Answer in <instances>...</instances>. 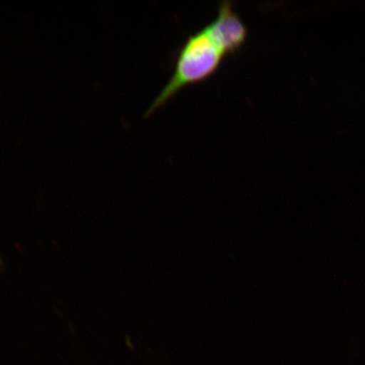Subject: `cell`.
I'll return each instance as SVG.
<instances>
[{
	"mask_svg": "<svg viewBox=\"0 0 365 365\" xmlns=\"http://www.w3.org/2000/svg\"><path fill=\"white\" fill-rule=\"evenodd\" d=\"M227 56L230 53L211 22L190 34L178 50L170 81L145 113V117L152 116L186 86L202 83L211 78Z\"/></svg>",
	"mask_w": 365,
	"mask_h": 365,
	"instance_id": "cell-1",
	"label": "cell"
},
{
	"mask_svg": "<svg viewBox=\"0 0 365 365\" xmlns=\"http://www.w3.org/2000/svg\"><path fill=\"white\" fill-rule=\"evenodd\" d=\"M234 2L219 4L217 16L211 21L219 38L225 44L228 53L235 56L243 48L247 41L249 30L239 14L235 12Z\"/></svg>",
	"mask_w": 365,
	"mask_h": 365,
	"instance_id": "cell-2",
	"label": "cell"
}]
</instances>
